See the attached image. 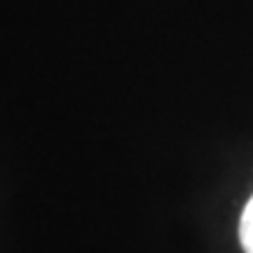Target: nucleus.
Returning a JSON list of instances; mask_svg holds the SVG:
<instances>
[{"instance_id":"1","label":"nucleus","mask_w":253,"mask_h":253,"mask_svg":"<svg viewBox=\"0 0 253 253\" xmlns=\"http://www.w3.org/2000/svg\"><path fill=\"white\" fill-rule=\"evenodd\" d=\"M239 242L244 253H253V197L246 202L244 211H242V220H239Z\"/></svg>"}]
</instances>
